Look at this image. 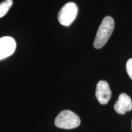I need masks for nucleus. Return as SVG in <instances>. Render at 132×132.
Returning a JSON list of instances; mask_svg holds the SVG:
<instances>
[{"instance_id":"f257e3e1","label":"nucleus","mask_w":132,"mask_h":132,"mask_svg":"<svg viewBox=\"0 0 132 132\" xmlns=\"http://www.w3.org/2000/svg\"><path fill=\"white\" fill-rule=\"evenodd\" d=\"M114 28V21L111 16H107L104 18L97 31L94 47L100 49L103 47L111 37Z\"/></svg>"},{"instance_id":"7ed1b4c3","label":"nucleus","mask_w":132,"mask_h":132,"mask_svg":"<svg viewBox=\"0 0 132 132\" xmlns=\"http://www.w3.org/2000/svg\"><path fill=\"white\" fill-rule=\"evenodd\" d=\"M78 14V7L74 3L69 2L61 9L57 15L59 22L65 26H70L75 20Z\"/></svg>"},{"instance_id":"39448f33","label":"nucleus","mask_w":132,"mask_h":132,"mask_svg":"<svg viewBox=\"0 0 132 132\" xmlns=\"http://www.w3.org/2000/svg\"><path fill=\"white\" fill-rule=\"evenodd\" d=\"M95 96L100 103L105 105L110 101L111 97V91L108 82L101 80L97 85Z\"/></svg>"},{"instance_id":"f03ea898","label":"nucleus","mask_w":132,"mask_h":132,"mask_svg":"<svg viewBox=\"0 0 132 132\" xmlns=\"http://www.w3.org/2000/svg\"><path fill=\"white\" fill-rule=\"evenodd\" d=\"M80 119L77 114L70 110L61 112L54 120V124L57 127L63 129H73L80 124Z\"/></svg>"},{"instance_id":"6e6552de","label":"nucleus","mask_w":132,"mask_h":132,"mask_svg":"<svg viewBox=\"0 0 132 132\" xmlns=\"http://www.w3.org/2000/svg\"><path fill=\"white\" fill-rule=\"evenodd\" d=\"M126 70L130 78L132 80V58L129 59L127 62Z\"/></svg>"},{"instance_id":"0eeeda50","label":"nucleus","mask_w":132,"mask_h":132,"mask_svg":"<svg viewBox=\"0 0 132 132\" xmlns=\"http://www.w3.org/2000/svg\"><path fill=\"white\" fill-rule=\"evenodd\" d=\"M13 4L12 0H6L0 3V18L4 16L7 14L10 8Z\"/></svg>"},{"instance_id":"423d86ee","label":"nucleus","mask_w":132,"mask_h":132,"mask_svg":"<svg viewBox=\"0 0 132 132\" xmlns=\"http://www.w3.org/2000/svg\"><path fill=\"white\" fill-rule=\"evenodd\" d=\"M131 109L132 102L130 97L124 93L120 94L114 105L115 111L120 114H123L126 112L131 111Z\"/></svg>"},{"instance_id":"1a4fd4ad","label":"nucleus","mask_w":132,"mask_h":132,"mask_svg":"<svg viewBox=\"0 0 132 132\" xmlns=\"http://www.w3.org/2000/svg\"><path fill=\"white\" fill-rule=\"evenodd\" d=\"M131 123H132V122H131ZM131 129H132V123H131Z\"/></svg>"},{"instance_id":"20e7f679","label":"nucleus","mask_w":132,"mask_h":132,"mask_svg":"<svg viewBox=\"0 0 132 132\" xmlns=\"http://www.w3.org/2000/svg\"><path fill=\"white\" fill-rule=\"evenodd\" d=\"M16 48V42L12 37L0 38V60L12 55Z\"/></svg>"}]
</instances>
